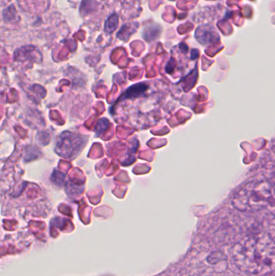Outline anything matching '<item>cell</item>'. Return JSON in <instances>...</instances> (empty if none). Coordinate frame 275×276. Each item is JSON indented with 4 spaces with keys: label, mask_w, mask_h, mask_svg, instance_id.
I'll use <instances>...</instances> for the list:
<instances>
[{
    "label": "cell",
    "mask_w": 275,
    "mask_h": 276,
    "mask_svg": "<svg viewBox=\"0 0 275 276\" xmlns=\"http://www.w3.org/2000/svg\"><path fill=\"white\" fill-rule=\"evenodd\" d=\"M275 247L272 239L266 235L244 239L234 253L238 268L251 274H259L273 266Z\"/></svg>",
    "instance_id": "obj_1"
},
{
    "label": "cell",
    "mask_w": 275,
    "mask_h": 276,
    "mask_svg": "<svg viewBox=\"0 0 275 276\" xmlns=\"http://www.w3.org/2000/svg\"><path fill=\"white\" fill-rule=\"evenodd\" d=\"M117 17L116 16H113L108 19V21L106 23V31L108 33H112L113 30L117 29Z\"/></svg>",
    "instance_id": "obj_2"
}]
</instances>
